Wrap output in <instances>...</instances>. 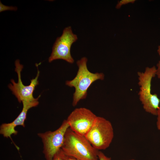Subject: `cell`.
Segmentation results:
<instances>
[{
    "mask_svg": "<svg viewBox=\"0 0 160 160\" xmlns=\"http://www.w3.org/2000/svg\"><path fill=\"white\" fill-rule=\"evenodd\" d=\"M61 149L65 155L79 160H99V151L84 136L76 134L69 128L65 133Z\"/></svg>",
    "mask_w": 160,
    "mask_h": 160,
    "instance_id": "6da1fadb",
    "label": "cell"
},
{
    "mask_svg": "<svg viewBox=\"0 0 160 160\" xmlns=\"http://www.w3.org/2000/svg\"><path fill=\"white\" fill-rule=\"evenodd\" d=\"M87 59L83 57L78 60L76 64L78 70L75 78L70 81H67L65 84L70 87H74L75 91L73 94L72 105L76 106L81 100L85 99L87 91L94 82L98 80H103L105 75L102 73H94L90 72L87 66Z\"/></svg>",
    "mask_w": 160,
    "mask_h": 160,
    "instance_id": "7a4b0ae2",
    "label": "cell"
},
{
    "mask_svg": "<svg viewBox=\"0 0 160 160\" xmlns=\"http://www.w3.org/2000/svg\"><path fill=\"white\" fill-rule=\"evenodd\" d=\"M154 66L147 67L144 72L137 73L139 86L138 95L143 109L146 112L156 116L160 107V100L156 94L151 92V83L156 76Z\"/></svg>",
    "mask_w": 160,
    "mask_h": 160,
    "instance_id": "3957f363",
    "label": "cell"
},
{
    "mask_svg": "<svg viewBox=\"0 0 160 160\" xmlns=\"http://www.w3.org/2000/svg\"><path fill=\"white\" fill-rule=\"evenodd\" d=\"M114 135L111 122L103 117L97 116L84 136L94 148L99 151L105 150L109 147Z\"/></svg>",
    "mask_w": 160,
    "mask_h": 160,
    "instance_id": "277c9868",
    "label": "cell"
},
{
    "mask_svg": "<svg viewBox=\"0 0 160 160\" xmlns=\"http://www.w3.org/2000/svg\"><path fill=\"white\" fill-rule=\"evenodd\" d=\"M69 127L67 120H65L56 130L38 133L43 144V152L46 160H52L55 154L61 148L65 133Z\"/></svg>",
    "mask_w": 160,
    "mask_h": 160,
    "instance_id": "5b68a950",
    "label": "cell"
},
{
    "mask_svg": "<svg viewBox=\"0 0 160 160\" xmlns=\"http://www.w3.org/2000/svg\"><path fill=\"white\" fill-rule=\"evenodd\" d=\"M78 39L74 34L71 26L64 28L61 36L58 37L54 43L52 51L48 59L49 63L57 59H62L70 63H73L74 60L71 53L72 45Z\"/></svg>",
    "mask_w": 160,
    "mask_h": 160,
    "instance_id": "8992f818",
    "label": "cell"
},
{
    "mask_svg": "<svg viewBox=\"0 0 160 160\" xmlns=\"http://www.w3.org/2000/svg\"><path fill=\"white\" fill-rule=\"evenodd\" d=\"M15 71L18 76V81L15 82L14 79H12L11 83L8 86L9 88L20 103L23 101H33L36 100L37 98H35L33 97V93L36 87L39 84L38 79L40 74L39 71L38 70L36 77L31 80L30 84L25 86L23 84L21 79V73L23 65L20 63L18 59L15 61Z\"/></svg>",
    "mask_w": 160,
    "mask_h": 160,
    "instance_id": "52a82bcc",
    "label": "cell"
},
{
    "mask_svg": "<svg viewBox=\"0 0 160 160\" xmlns=\"http://www.w3.org/2000/svg\"><path fill=\"white\" fill-rule=\"evenodd\" d=\"M97 116L89 109L85 108L75 109L66 119L69 128L79 135H86L93 124Z\"/></svg>",
    "mask_w": 160,
    "mask_h": 160,
    "instance_id": "ba28073f",
    "label": "cell"
},
{
    "mask_svg": "<svg viewBox=\"0 0 160 160\" xmlns=\"http://www.w3.org/2000/svg\"><path fill=\"white\" fill-rule=\"evenodd\" d=\"M37 99L33 101H23V108L20 113L18 116L12 122L7 123H3L0 127V133L5 137H9L11 139V136L12 134L17 135V131L15 128L18 126L25 127V121L28 110L31 108L37 106L39 102Z\"/></svg>",
    "mask_w": 160,
    "mask_h": 160,
    "instance_id": "9c48e42d",
    "label": "cell"
},
{
    "mask_svg": "<svg viewBox=\"0 0 160 160\" xmlns=\"http://www.w3.org/2000/svg\"><path fill=\"white\" fill-rule=\"evenodd\" d=\"M135 0H121L119 1L116 6V8L119 9L123 5L129 3H133L135 1Z\"/></svg>",
    "mask_w": 160,
    "mask_h": 160,
    "instance_id": "30bf717a",
    "label": "cell"
},
{
    "mask_svg": "<svg viewBox=\"0 0 160 160\" xmlns=\"http://www.w3.org/2000/svg\"><path fill=\"white\" fill-rule=\"evenodd\" d=\"M17 8L16 7L8 6L3 5L0 2V12L7 10L16 11Z\"/></svg>",
    "mask_w": 160,
    "mask_h": 160,
    "instance_id": "8fae6325",
    "label": "cell"
},
{
    "mask_svg": "<svg viewBox=\"0 0 160 160\" xmlns=\"http://www.w3.org/2000/svg\"><path fill=\"white\" fill-rule=\"evenodd\" d=\"M64 154L61 149L54 156L52 160H64Z\"/></svg>",
    "mask_w": 160,
    "mask_h": 160,
    "instance_id": "7c38bea8",
    "label": "cell"
},
{
    "mask_svg": "<svg viewBox=\"0 0 160 160\" xmlns=\"http://www.w3.org/2000/svg\"><path fill=\"white\" fill-rule=\"evenodd\" d=\"M99 160H111V157L106 156L103 153L99 151L98 154Z\"/></svg>",
    "mask_w": 160,
    "mask_h": 160,
    "instance_id": "4fadbf2b",
    "label": "cell"
},
{
    "mask_svg": "<svg viewBox=\"0 0 160 160\" xmlns=\"http://www.w3.org/2000/svg\"><path fill=\"white\" fill-rule=\"evenodd\" d=\"M156 116H157L156 127L160 131V106L158 110Z\"/></svg>",
    "mask_w": 160,
    "mask_h": 160,
    "instance_id": "5bb4252c",
    "label": "cell"
},
{
    "mask_svg": "<svg viewBox=\"0 0 160 160\" xmlns=\"http://www.w3.org/2000/svg\"><path fill=\"white\" fill-rule=\"evenodd\" d=\"M156 66V75L158 78L160 79V61H159L157 63Z\"/></svg>",
    "mask_w": 160,
    "mask_h": 160,
    "instance_id": "9a60e30c",
    "label": "cell"
},
{
    "mask_svg": "<svg viewBox=\"0 0 160 160\" xmlns=\"http://www.w3.org/2000/svg\"><path fill=\"white\" fill-rule=\"evenodd\" d=\"M64 160H79L74 157L67 156L65 154L64 155Z\"/></svg>",
    "mask_w": 160,
    "mask_h": 160,
    "instance_id": "2e32d148",
    "label": "cell"
},
{
    "mask_svg": "<svg viewBox=\"0 0 160 160\" xmlns=\"http://www.w3.org/2000/svg\"><path fill=\"white\" fill-rule=\"evenodd\" d=\"M157 52L160 57V45L158 47ZM159 61H160V60Z\"/></svg>",
    "mask_w": 160,
    "mask_h": 160,
    "instance_id": "e0dca14e",
    "label": "cell"
},
{
    "mask_svg": "<svg viewBox=\"0 0 160 160\" xmlns=\"http://www.w3.org/2000/svg\"><path fill=\"white\" fill-rule=\"evenodd\" d=\"M135 160V159H129V160Z\"/></svg>",
    "mask_w": 160,
    "mask_h": 160,
    "instance_id": "ac0fdd59",
    "label": "cell"
}]
</instances>
